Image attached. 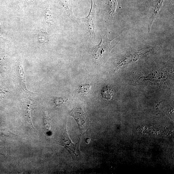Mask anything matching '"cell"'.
<instances>
[{"instance_id": "1", "label": "cell", "mask_w": 174, "mask_h": 174, "mask_svg": "<svg viewBox=\"0 0 174 174\" xmlns=\"http://www.w3.org/2000/svg\"><path fill=\"white\" fill-rule=\"evenodd\" d=\"M115 38L112 40L109 39L108 37L107 34L103 36H101V41L99 44L96 46L93 53V57L95 59L98 60L106 53L110 52L113 48L111 45V42Z\"/></svg>"}, {"instance_id": "2", "label": "cell", "mask_w": 174, "mask_h": 174, "mask_svg": "<svg viewBox=\"0 0 174 174\" xmlns=\"http://www.w3.org/2000/svg\"><path fill=\"white\" fill-rule=\"evenodd\" d=\"M64 129L59 144L64 146L70 153L72 157L74 159L77 157L76 150L79 145L80 141L79 140L76 144H73L69 137L66 127Z\"/></svg>"}, {"instance_id": "3", "label": "cell", "mask_w": 174, "mask_h": 174, "mask_svg": "<svg viewBox=\"0 0 174 174\" xmlns=\"http://www.w3.org/2000/svg\"><path fill=\"white\" fill-rule=\"evenodd\" d=\"M91 7L88 16L84 18L90 37L94 40L96 36V12L93 8V2L91 0Z\"/></svg>"}, {"instance_id": "4", "label": "cell", "mask_w": 174, "mask_h": 174, "mask_svg": "<svg viewBox=\"0 0 174 174\" xmlns=\"http://www.w3.org/2000/svg\"><path fill=\"white\" fill-rule=\"evenodd\" d=\"M16 79L17 84L20 89L27 94H33L29 91L26 86L25 73L23 70V63L21 62L18 64L16 69Z\"/></svg>"}, {"instance_id": "5", "label": "cell", "mask_w": 174, "mask_h": 174, "mask_svg": "<svg viewBox=\"0 0 174 174\" xmlns=\"http://www.w3.org/2000/svg\"><path fill=\"white\" fill-rule=\"evenodd\" d=\"M69 114L76 121L80 129L86 123L87 119L85 117V112L82 107L74 108Z\"/></svg>"}, {"instance_id": "6", "label": "cell", "mask_w": 174, "mask_h": 174, "mask_svg": "<svg viewBox=\"0 0 174 174\" xmlns=\"http://www.w3.org/2000/svg\"><path fill=\"white\" fill-rule=\"evenodd\" d=\"M23 106L24 107V114L27 121L34 129L32 122V119L33 111L35 109V108L32 105V103L29 102L23 103Z\"/></svg>"}, {"instance_id": "7", "label": "cell", "mask_w": 174, "mask_h": 174, "mask_svg": "<svg viewBox=\"0 0 174 174\" xmlns=\"http://www.w3.org/2000/svg\"><path fill=\"white\" fill-rule=\"evenodd\" d=\"M43 15L44 21L46 24L49 26L53 24L54 16L49 7H46L44 9Z\"/></svg>"}, {"instance_id": "8", "label": "cell", "mask_w": 174, "mask_h": 174, "mask_svg": "<svg viewBox=\"0 0 174 174\" xmlns=\"http://www.w3.org/2000/svg\"><path fill=\"white\" fill-rule=\"evenodd\" d=\"M117 6V0H107L105 8L111 17H113Z\"/></svg>"}, {"instance_id": "9", "label": "cell", "mask_w": 174, "mask_h": 174, "mask_svg": "<svg viewBox=\"0 0 174 174\" xmlns=\"http://www.w3.org/2000/svg\"><path fill=\"white\" fill-rule=\"evenodd\" d=\"M37 37L39 42L41 44H45L49 41L48 34L44 29L42 28L38 31Z\"/></svg>"}, {"instance_id": "10", "label": "cell", "mask_w": 174, "mask_h": 174, "mask_svg": "<svg viewBox=\"0 0 174 174\" xmlns=\"http://www.w3.org/2000/svg\"><path fill=\"white\" fill-rule=\"evenodd\" d=\"M101 96L102 98L104 99L110 100L113 96V91L111 88L108 87L103 88L101 91Z\"/></svg>"}, {"instance_id": "11", "label": "cell", "mask_w": 174, "mask_h": 174, "mask_svg": "<svg viewBox=\"0 0 174 174\" xmlns=\"http://www.w3.org/2000/svg\"><path fill=\"white\" fill-rule=\"evenodd\" d=\"M91 86L90 85L81 86L79 87L78 91L80 93L83 95H87L90 91Z\"/></svg>"}, {"instance_id": "12", "label": "cell", "mask_w": 174, "mask_h": 174, "mask_svg": "<svg viewBox=\"0 0 174 174\" xmlns=\"http://www.w3.org/2000/svg\"><path fill=\"white\" fill-rule=\"evenodd\" d=\"M67 99L64 98H56L54 100V102L56 106H59L61 105L66 102Z\"/></svg>"}, {"instance_id": "13", "label": "cell", "mask_w": 174, "mask_h": 174, "mask_svg": "<svg viewBox=\"0 0 174 174\" xmlns=\"http://www.w3.org/2000/svg\"><path fill=\"white\" fill-rule=\"evenodd\" d=\"M8 92L7 90L0 86V100L3 99L5 95Z\"/></svg>"}, {"instance_id": "14", "label": "cell", "mask_w": 174, "mask_h": 174, "mask_svg": "<svg viewBox=\"0 0 174 174\" xmlns=\"http://www.w3.org/2000/svg\"><path fill=\"white\" fill-rule=\"evenodd\" d=\"M6 149L1 144H0V155L5 156L6 153Z\"/></svg>"}, {"instance_id": "15", "label": "cell", "mask_w": 174, "mask_h": 174, "mask_svg": "<svg viewBox=\"0 0 174 174\" xmlns=\"http://www.w3.org/2000/svg\"><path fill=\"white\" fill-rule=\"evenodd\" d=\"M90 141V138H87L86 142V143L87 144H88Z\"/></svg>"}]
</instances>
